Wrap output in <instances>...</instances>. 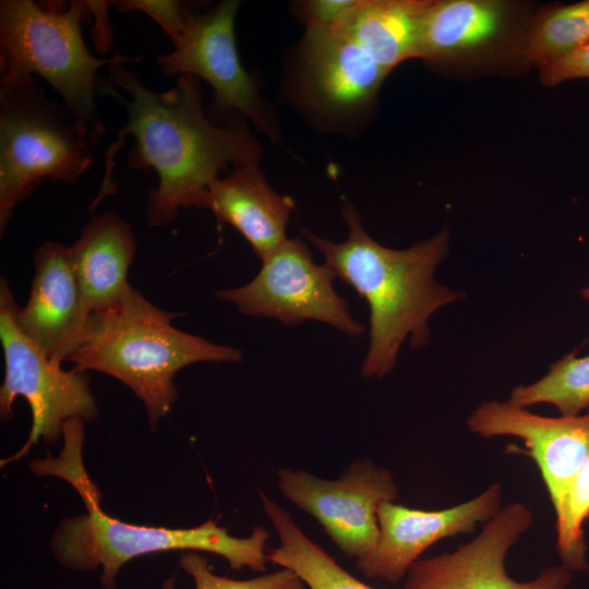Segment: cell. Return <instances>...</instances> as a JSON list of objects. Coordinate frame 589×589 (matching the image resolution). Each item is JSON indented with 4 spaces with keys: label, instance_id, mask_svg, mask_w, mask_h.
Instances as JSON below:
<instances>
[{
    "label": "cell",
    "instance_id": "1",
    "mask_svg": "<svg viewBox=\"0 0 589 589\" xmlns=\"http://www.w3.org/2000/svg\"><path fill=\"white\" fill-rule=\"evenodd\" d=\"M135 60L139 58L123 57L116 50L115 60L107 65L108 81L127 92L129 99L107 82L98 84L123 104L127 121L105 151V173L89 211L117 193L115 157L131 136L134 143L127 155L129 168L153 169L158 176V185L148 194L147 224L164 227L180 208H205L209 187L219 172L230 165L260 161L263 149L243 116L233 113L225 125H216L206 117L199 77L179 75L170 89L155 92L124 65Z\"/></svg>",
    "mask_w": 589,
    "mask_h": 589
},
{
    "label": "cell",
    "instance_id": "2",
    "mask_svg": "<svg viewBox=\"0 0 589 589\" xmlns=\"http://www.w3.org/2000/svg\"><path fill=\"white\" fill-rule=\"evenodd\" d=\"M342 217L348 238L339 243L301 228L304 238L324 256L342 283L350 286L370 309V342L362 362L364 377L381 378L397 363L401 345L412 349L430 341V317L441 308L460 301L465 292L436 283L437 265L448 253V231L410 248H386L361 225L357 208L345 201Z\"/></svg>",
    "mask_w": 589,
    "mask_h": 589
},
{
    "label": "cell",
    "instance_id": "3",
    "mask_svg": "<svg viewBox=\"0 0 589 589\" xmlns=\"http://www.w3.org/2000/svg\"><path fill=\"white\" fill-rule=\"evenodd\" d=\"M84 423L80 418L65 423L59 456L48 452L28 464L39 477H57L71 484L86 507V514L63 519L51 537V551L62 567L74 572L100 570L104 589H118L119 570L132 558L165 551H204L226 558L233 570H266V542L271 534L262 526H255L249 537L237 538L212 519L197 527L173 529L132 525L106 514L101 508L103 495L83 460Z\"/></svg>",
    "mask_w": 589,
    "mask_h": 589
},
{
    "label": "cell",
    "instance_id": "4",
    "mask_svg": "<svg viewBox=\"0 0 589 589\" xmlns=\"http://www.w3.org/2000/svg\"><path fill=\"white\" fill-rule=\"evenodd\" d=\"M180 312L163 310L131 286L119 302L88 316L83 338L65 361L74 369L108 374L143 402L158 429L179 398L176 374L199 363L241 362V350L217 345L172 325Z\"/></svg>",
    "mask_w": 589,
    "mask_h": 589
},
{
    "label": "cell",
    "instance_id": "5",
    "mask_svg": "<svg viewBox=\"0 0 589 589\" xmlns=\"http://www.w3.org/2000/svg\"><path fill=\"white\" fill-rule=\"evenodd\" d=\"M100 137L35 76L0 84V235L44 181L75 183Z\"/></svg>",
    "mask_w": 589,
    "mask_h": 589
},
{
    "label": "cell",
    "instance_id": "6",
    "mask_svg": "<svg viewBox=\"0 0 589 589\" xmlns=\"http://www.w3.org/2000/svg\"><path fill=\"white\" fill-rule=\"evenodd\" d=\"M47 4L0 1V84L38 75L99 137L106 127L97 110V72L115 60L94 57L82 35L86 1Z\"/></svg>",
    "mask_w": 589,
    "mask_h": 589
},
{
    "label": "cell",
    "instance_id": "7",
    "mask_svg": "<svg viewBox=\"0 0 589 589\" xmlns=\"http://www.w3.org/2000/svg\"><path fill=\"white\" fill-rule=\"evenodd\" d=\"M17 303L4 276L0 278V341L5 373L0 387V418H13L17 397L28 402L32 412L31 431L25 444L12 456L1 459V467L28 455L38 442L55 444L63 437L64 424L81 418L94 421L98 406L87 372L69 371L50 359L20 329L16 322Z\"/></svg>",
    "mask_w": 589,
    "mask_h": 589
},
{
    "label": "cell",
    "instance_id": "8",
    "mask_svg": "<svg viewBox=\"0 0 589 589\" xmlns=\"http://www.w3.org/2000/svg\"><path fill=\"white\" fill-rule=\"evenodd\" d=\"M335 278L328 266L313 261L304 241L286 238L262 260L260 272L250 283L219 289L215 296L249 316L275 318L291 327L316 321L349 337H360L365 326L334 289Z\"/></svg>",
    "mask_w": 589,
    "mask_h": 589
},
{
    "label": "cell",
    "instance_id": "9",
    "mask_svg": "<svg viewBox=\"0 0 589 589\" xmlns=\"http://www.w3.org/2000/svg\"><path fill=\"white\" fill-rule=\"evenodd\" d=\"M276 474L284 497L313 516L339 550L356 560L376 545L380 505L399 498L390 470L369 458L351 462L336 480L289 468Z\"/></svg>",
    "mask_w": 589,
    "mask_h": 589
},
{
    "label": "cell",
    "instance_id": "10",
    "mask_svg": "<svg viewBox=\"0 0 589 589\" xmlns=\"http://www.w3.org/2000/svg\"><path fill=\"white\" fill-rule=\"evenodd\" d=\"M240 2L223 0L209 11L191 13L173 44L175 49L159 55L156 62L165 76L194 75L214 89L212 105L219 116H243L257 129L277 139L256 83L241 63L235 36Z\"/></svg>",
    "mask_w": 589,
    "mask_h": 589
},
{
    "label": "cell",
    "instance_id": "11",
    "mask_svg": "<svg viewBox=\"0 0 589 589\" xmlns=\"http://www.w3.org/2000/svg\"><path fill=\"white\" fill-rule=\"evenodd\" d=\"M532 524L533 513L526 504L502 506L470 542L414 562L401 589H573V572L561 563L529 581L508 575L507 553Z\"/></svg>",
    "mask_w": 589,
    "mask_h": 589
},
{
    "label": "cell",
    "instance_id": "12",
    "mask_svg": "<svg viewBox=\"0 0 589 589\" xmlns=\"http://www.w3.org/2000/svg\"><path fill=\"white\" fill-rule=\"evenodd\" d=\"M530 20L520 2L431 0L421 26L417 58L458 68L489 67L512 58L524 63Z\"/></svg>",
    "mask_w": 589,
    "mask_h": 589
},
{
    "label": "cell",
    "instance_id": "13",
    "mask_svg": "<svg viewBox=\"0 0 589 589\" xmlns=\"http://www.w3.org/2000/svg\"><path fill=\"white\" fill-rule=\"evenodd\" d=\"M470 432L482 437L516 436L537 464L555 515L589 458V411L576 417H543L510 401L486 400L468 417Z\"/></svg>",
    "mask_w": 589,
    "mask_h": 589
},
{
    "label": "cell",
    "instance_id": "14",
    "mask_svg": "<svg viewBox=\"0 0 589 589\" xmlns=\"http://www.w3.org/2000/svg\"><path fill=\"white\" fill-rule=\"evenodd\" d=\"M502 485L493 483L473 498L441 510L412 509L384 502L377 509L378 540L374 549L357 560L366 578L397 582L420 555L440 540L474 531L502 507Z\"/></svg>",
    "mask_w": 589,
    "mask_h": 589
},
{
    "label": "cell",
    "instance_id": "15",
    "mask_svg": "<svg viewBox=\"0 0 589 589\" xmlns=\"http://www.w3.org/2000/svg\"><path fill=\"white\" fill-rule=\"evenodd\" d=\"M301 88L328 116H349L372 105L388 72L342 24L306 28L300 50Z\"/></svg>",
    "mask_w": 589,
    "mask_h": 589
},
{
    "label": "cell",
    "instance_id": "16",
    "mask_svg": "<svg viewBox=\"0 0 589 589\" xmlns=\"http://www.w3.org/2000/svg\"><path fill=\"white\" fill-rule=\"evenodd\" d=\"M34 267L29 297L17 308L16 322L45 354L62 363L80 345L88 320L69 247L43 243L34 253Z\"/></svg>",
    "mask_w": 589,
    "mask_h": 589
},
{
    "label": "cell",
    "instance_id": "17",
    "mask_svg": "<svg viewBox=\"0 0 589 589\" xmlns=\"http://www.w3.org/2000/svg\"><path fill=\"white\" fill-rule=\"evenodd\" d=\"M205 208L219 223L236 228L263 260L287 238L294 202L273 190L259 161H252L217 178L209 187Z\"/></svg>",
    "mask_w": 589,
    "mask_h": 589
},
{
    "label": "cell",
    "instance_id": "18",
    "mask_svg": "<svg viewBox=\"0 0 589 589\" xmlns=\"http://www.w3.org/2000/svg\"><path fill=\"white\" fill-rule=\"evenodd\" d=\"M69 251L88 316L115 305L132 286L128 273L136 241L119 215H93Z\"/></svg>",
    "mask_w": 589,
    "mask_h": 589
},
{
    "label": "cell",
    "instance_id": "19",
    "mask_svg": "<svg viewBox=\"0 0 589 589\" xmlns=\"http://www.w3.org/2000/svg\"><path fill=\"white\" fill-rule=\"evenodd\" d=\"M431 0H360L341 22L389 73L417 58L422 22Z\"/></svg>",
    "mask_w": 589,
    "mask_h": 589
},
{
    "label": "cell",
    "instance_id": "20",
    "mask_svg": "<svg viewBox=\"0 0 589 589\" xmlns=\"http://www.w3.org/2000/svg\"><path fill=\"white\" fill-rule=\"evenodd\" d=\"M259 495L279 545L267 548V561L292 570L308 589H376L345 570L326 551L312 541L290 513L259 490Z\"/></svg>",
    "mask_w": 589,
    "mask_h": 589
},
{
    "label": "cell",
    "instance_id": "21",
    "mask_svg": "<svg viewBox=\"0 0 589 589\" xmlns=\"http://www.w3.org/2000/svg\"><path fill=\"white\" fill-rule=\"evenodd\" d=\"M588 44L589 0L544 7L531 16L524 63L541 69Z\"/></svg>",
    "mask_w": 589,
    "mask_h": 589
},
{
    "label": "cell",
    "instance_id": "22",
    "mask_svg": "<svg viewBox=\"0 0 589 589\" xmlns=\"http://www.w3.org/2000/svg\"><path fill=\"white\" fill-rule=\"evenodd\" d=\"M508 401L524 408L545 402L562 417L579 416L589 408V356H564L537 382L513 388Z\"/></svg>",
    "mask_w": 589,
    "mask_h": 589
},
{
    "label": "cell",
    "instance_id": "23",
    "mask_svg": "<svg viewBox=\"0 0 589 589\" xmlns=\"http://www.w3.org/2000/svg\"><path fill=\"white\" fill-rule=\"evenodd\" d=\"M556 516V552L574 572L589 569L584 522L589 517V458L572 482Z\"/></svg>",
    "mask_w": 589,
    "mask_h": 589
},
{
    "label": "cell",
    "instance_id": "24",
    "mask_svg": "<svg viewBox=\"0 0 589 589\" xmlns=\"http://www.w3.org/2000/svg\"><path fill=\"white\" fill-rule=\"evenodd\" d=\"M179 566L192 577L195 589H308L290 569L264 574L245 580L231 579L212 572L207 558L196 551H185Z\"/></svg>",
    "mask_w": 589,
    "mask_h": 589
},
{
    "label": "cell",
    "instance_id": "25",
    "mask_svg": "<svg viewBox=\"0 0 589 589\" xmlns=\"http://www.w3.org/2000/svg\"><path fill=\"white\" fill-rule=\"evenodd\" d=\"M112 3L121 13L141 11L147 14L169 36L172 44L180 37L192 13L187 3L177 0H119Z\"/></svg>",
    "mask_w": 589,
    "mask_h": 589
},
{
    "label": "cell",
    "instance_id": "26",
    "mask_svg": "<svg viewBox=\"0 0 589 589\" xmlns=\"http://www.w3.org/2000/svg\"><path fill=\"white\" fill-rule=\"evenodd\" d=\"M360 0H308L296 3L306 28H330L344 22Z\"/></svg>",
    "mask_w": 589,
    "mask_h": 589
},
{
    "label": "cell",
    "instance_id": "27",
    "mask_svg": "<svg viewBox=\"0 0 589 589\" xmlns=\"http://www.w3.org/2000/svg\"><path fill=\"white\" fill-rule=\"evenodd\" d=\"M578 77L589 79V44L540 69L541 83L546 86Z\"/></svg>",
    "mask_w": 589,
    "mask_h": 589
},
{
    "label": "cell",
    "instance_id": "28",
    "mask_svg": "<svg viewBox=\"0 0 589 589\" xmlns=\"http://www.w3.org/2000/svg\"><path fill=\"white\" fill-rule=\"evenodd\" d=\"M91 14L94 15L95 25L92 31L96 50L107 53L112 45V28L110 25L108 9L112 1H86Z\"/></svg>",
    "mask_w": 589,
    "mask_h": 589
},
{
    "label": "cell",
    "instance_id": "29",
    "mask_svg": "<svg viewBox=\"0 0 589 589\" xmlns=\"http://www.w3.org/2000/svg\"><path fill=\"white\" fill-rule=\"evenodd\" d=\"M176 575H172L165 579L163 582V589H175Z\"/></svg>",
    "mask_w": 589,
    "mask_h": 589
},
{
    "label": "cell",
    "instance_id": "30",
    "mask_svg": "<svg viewBox=\"0 0 589 589\" xmlns=\"http://www.w3.org/2000/svg\"><path fill=\"white\" fill-rule=\"evenodd\" d=\"M580 294H581V297H582L585 300L589 301V287L582 289V290L580 291Z\"/></svg>",
    "mask_w": 589,
    "mask_h": 589
}]
</instances>
